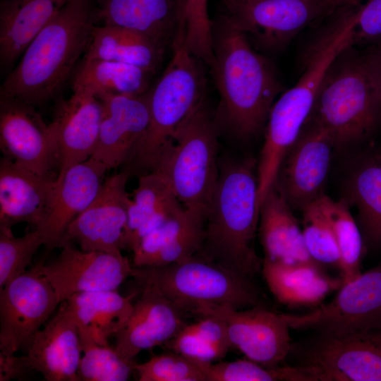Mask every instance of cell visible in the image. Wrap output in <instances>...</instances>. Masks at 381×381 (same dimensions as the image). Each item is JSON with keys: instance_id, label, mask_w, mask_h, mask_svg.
Segmentation results:
<instances>
[{"instance_id": "obj_32", "label": "cell", "mask_w": 381, "mask_h": 381, "mask_svg": "<svg viewBox=\"0 0 381 381\" xmlns=\"http://www.w3.org/2000/svg\"><path fill=\"white\" fill-rule=\"evenodd\" d=\"M154 73L122 62L82 59L73 75L72 90L97 98L104 95H138L150 89Z\"/></svg>"}, {"instance_id": "obj_16", "label": "cell", "mask_w": 381, "mask_h": 381, "mask_svg": "<svg viewBox=\"0 0 381 381\" xmlns=\"http://www.w3.org/2000/svg\"><path fill=\"white\" fill-rule=\"evenodd\" d=\"M333 147L329 136L307 120L274 182L291 209L302 210L324 195Z\"/></svg>"}, {"instance_id": "obj_20", "label": "cell", "mask_w": 381, "mask_h": 381, "mask_svg": "<svg viewBox=\"0 0 381 381\" xmlns=\"http://www.w3.org/2000/svg\"><path fill=\"white\" fill-rule=\"evenodd\" d=\"M150 89L138 95H104L96 148L91 157L108 170L126 163L145 133L150 121Z\"/></svg>"}, {"instance_id": "obj_38", "label": "cell", "mask_w": 381, "mask_h": 381, "mask_svg": "<svg viewBox=\"0 0 381 381\" xmlns=\"http://www.w3.org/2000/svg\"><path fill=\"white\" fill-rule=\"evenodd\" d=\"M183 32L187 49L212 70L215 59L208 0H186Z\"/></svg>"}, {"instance_id": "obj_45", "label": "cell", "mask_w": 381, "mask_h": 381, "mask_svg": "<svg viewBox=\"0 0 381 381\" xmlns=\"http://www.w3.org/2000/svg\"><path fill=\"white\" fill-rule=\"evenodd\" d=\"M375 51H376L377 60L380 75V79H381V43L380 46L377 47V49H375Z\"/></svg>"}, {"instance_id": "obj_13", "label": "cell", "mask_w": 381, "mask_h": 381, "mask_svg": "<svg viewBox=\"0 0 381 381\" xmlns=\"http://www.w3.org/2000/svg\"><path fill=\"white\" fill-rule=\"evenodd\" d=\"M0 147L4 157L43 176H57L59 157L50 124L35 107L0 93Z\"/></svg>"}, {"instance_id": "obj_33", "label": "cell", "mask_w": 381, "mask_h": 381, "mask_svg": "<svg viewBox=\"0 0 381 381\" xmlns=\"http://www.w3.org/2000/svg\"><path fill=\"white\" fill-rule=\"evenodd\" d=\"M164 52L140 32L116 25H97L83 59L122 62L155 73Z\"/></svg>"}, {"instance_id": "obj_17", "label": "cell", "mask_w": 381, "mask_h": 381, "mask_svg": "<svg viewBox=\"0 0 381 381\" xmlns=\"http://www.w3.org/2000/svg\"><path fill=\"white\" fill-rule=\"evenodd\" d=\"M317 92V83L310 78H302L274 103L267 121L265 141L257 164L260 205L274 183L286 153L308 120Z\"/></svg>"}, {"instance_id": "obj_6", "label": "cell", "mask_w": 381, "mask_h": 381, "mask_svg": "<svg viewBox=\"0 0 381 381\" xmlns=\"http://www.w3.org/2000/svg\"><path fill=\"white\" fill-rule=\"evenodd\" d=\"M217 130L203 99L179 125L154 171L186 208L206 212L214 193L219 172Z\"/></svg>"}, {"instance_id": "obj_40", "label": "cell", "mask_w": 381, "mask_h": 381, "mask_svg": "<svg viewBox=\"0 0 381 381\" xmlns=\"http://www.w3.org/2000/svg\"><path fill=\"white\" fill-rule=\"evenodd\" d=\"M133 369L140 381H206L195 361L171 351L135 363Z\"/></svg>"}, {"instance_id": "obj_7", "label": "cell", "mask_w": 381, "mask_h": 381, "mask_svg": "<svg viewBox=\"0 0 381 381\" xmlns=\"http://www.w3.org/2000/svg\"><path fill=\"white\" fill-rule=\"evenodd\" d=\"M131 277L153 284L183 312H190L202 303L226 305L237 309L262 305L252 278L199 255L162 267H134Z\"/></svg>"}, {"instance_id": "obj_31", "label": "cell", "mask_w": 381, "mask_h": 381, "mask_svg": "<svg viewBox=\"0 0 381 381\" xmlns=\"http://www.w3.org/2000/svg\"><path fill=\"white\" fill-rule=\"evenodd\" d=\"M184 208L161 174L140 175L129 203L125 248L132 250L146 235Z\"/></svg>"}, {"instance_id": "obj_1", "label": "cell", "mask_w": 381, "mask_h": 381, "mask_svg": "<svg viewBox=\"0 0 381 381\" xmlns=\"http://www.w3.org/2000/svg\"><path fill=\"white\" fill-rule=\"evenodd\" d=\"M213 47L211 71L220 95L217 123L237 138H250L267 123L280 83L269 61L226 16L213 25Z\"/></svg>"}, {"instance_id": "obj_15", "label": "cell", "mask_w": 381, "mask_h": 381, "mask_svg": "<svg viewBox=\"0 0 381 381\" xmlns=\"http://www.w3.org/2000/svg\"><path fill=\"white\" fill-rule=\"evenodd\" d=\"M59 255L37 271L53 287L59 303L83 292L117 290L131 276L129 260L121 253L85 251L66 243Z\"/></svg>"}, {"instance_id": "obj_9", "label": "cell", "mask_w": 381, "mask_h": 381, "mask_svg": "<svg viewBox=\"0 0 381 381\" xmlns=\"http://www.w3.org/2000/svg\"><path fill=\"white\" fill-rule=\"evenodd\" d=\"M290 329L337 336L381 328V265L344 284L329 302L303 315L283 314Z\"/></svg>"}, {"instance_id": "obj_26", "label": "cell", "mask_w": 381, "mask_h": 381, "mask_svg": "<svg viewBox=\"0 0 381 381\" xmlns=\"http://www.w3.org/2000/svg\"><path fill=\"white\" fill-rule=\"evenodd\" d=\"M70 0H1L0 68L8 73L28 45Z\"/></svg>"}, {"instance_id": "obj_5", "label": "cell", "mask_w": 381, "mask_h": 381, "mask_svg": "<svg viewBox=\"0 0 381 381\" xmlns=\"http://www.w3.org/2000/svg\"><path fill=\"white\" fill-rule=\"evenodd\" d=\"M172 48L167 66L150 88L149 124L126 162L128 173L154 171L179 125L205 99V72L200 60L185 45L183 33L178 34Z\"/></svg>"}, {"instance_id": "obj_23", "label": "cell", "mask_w": 381, "mask_h": 381, "mask_svg": "<svg viewBox=\"0 0 381 381\" xmlns=\"http://www.w3.org/2000/svg\"><path fill=\"white\" fill-rule=\"evenodd\" d=\"M186 0H96L97 25L140 32L166 50L183 30Z\"/></svg>"}, {"instance_id": "obj_35", "label": "cell", "mask_w": 381, "mask_h": 381, "mask_svg": "<svg viewBox=\"0 0 381 381\" xmlns=\"http://www.w3.org/2000/svg\"><path fill=\"white\" fill-rule=\"evenodd\" d=\"M197 363L206 381H317L312 370L303 365L268 368L249 359Z\"/></svg>"}, {"instance_id": "obj_2", "label": "cell", "mask_w": 381, "mask_h": 381, "mask_svg": "<svg viewBox=\"0 0 381 381\" xmlns=\"http://www.w3.org/2000/svg\"><path fill=\"white\" fill-rule=\"evenodd\" d=\"M259 219L255 162L251 159L223 160L205 212V237L197 255L252 278L261 271L262 263L253 245Z\"/></svg>"}, {"instance_id": "obj_11", "label": "cell", "mask_w": 381, "mask_h": 381, "mask_svg": "<svg viewBox=\"0 0 381 381\" xmlns=\"http://www.w3.org/2000/svg\"><path fill=\"white\" fill-rule=\"evenodd\" d=\"M301 356L319 381H381V328L318 334Z\"/></svg>"}, {"instance_id": "obj_21", "label": "cell", "mask_w": 381, "mask_h": 381, "mask_svg": "<svg viewBox=\"0 0 381 381\" xmlns=\"http://www.w3.org/2000/svg\"><path fill=\"white\" fill-rule=\"evenodd\" d=\"M30 367L47 381H80L78 374L81 343L67 301L26 347Z\"/></svg>"}, {"instance_id": "obj_3", "label": "cell", "mask_w": 381, "mask_h": 381, "mask_svg": "<svg viewBox=\"0 0 381 381\" xmlns=\"http://www.w3.org/2000/svg\"><path fill=\"white\" fill-rule=\"evenodd\" d=\"M96 25V0H70L28 45L0 93L35 107L55 97L85 54Z\"/></svg>"}, {"instance_id": "obj_41", "label": "cell", "mask_w": 381, "mask_h": 381, "mask_svg": "<svg viewBox=\"0 0 381 381\" xmlns=\"http://www.w3.org/2000/svg\"><path fill=\"white\" fill-rule=\"evenodd\" d=\"M164 345L171 351L201 363L217 362L225 356L219 349L200 337L191 324H187Z\"/></svg>"}, {"instance_id": "obj_10", "label": "cell", "mask_w": 381, "mask_h": 381, "mask_svg": "<svg viewBox=\"0 0 381 381\" xmlns=\"http://www.w3.org/2000/svg\"><path fill=\"white\" fill-rule=\"evenodd\" d=\"M190 313L222 320L233 348L263 366H279L291 351L289 327L282 314L263 305L237 309L229 306L202 303Z\"/></svg>"}, {"instance_id": "obj_43", "label": "cell", "mask_w": 381, "mask_h": 381, "mask_svg": "<svg viewBox=\"0 0 381 381\" xmlns=\"http://www.w3.org/2000/svg\"><path fill=\"white\" fill-rule=\"evenodd\" d=\"M191 325L200 337L225 355L233 348L226 327L220 319L214 316H202L198 321Z\"/></svg>"}, {"instance_id": "obj_18", "label": "cell", "mask_w": 381, "mask_h": 381, "mask_svg": "<svg viewBox=\"0 0 381 381\" xmlns=\"http://www.w3.org/2000/svg\"><path fill=\"white\" fill-rule=\"evenodd\" d=\"M107 171L106 166L93 157L59 171L37 228L47 250L60 247L70 224L97 196Z\"/></svg>"}, {"instance_id": "obj_37", "label": "cell", "mask_w": 381, "mask_h": 381, "mask_svg": "<svg viewBox=\"0 0 381 381\" xmlns=\"http://www.w3.org/2000/svg\"><path fill=\"white\" fill-rule=\"evenodd\" d=\"M81 343V356L78 374L83 381H125L135 365L121 357L114 348L92 341Z\"/></svg>"}, {"instance_id": "obj_36", "label": "cell", "mask_w": 381, "mask_h": 381, "mask_svg": "<svg viewBox=\"0 0 381 381\" xmlns=\"http://www.w3.org/2000/svg\"><path fill=\"white\" fill-rule=\"evenodd\" d=\"M302 231L311 258L323 267L340 272V254L332 228L317 200L302 210Z\"/></svg>"}, {"instance_id": "obj_39", "label": "cell", "mask_w": 381, "mask_h": 381, "mask_svg": "<svg viewBox=\"0 0 381 381\" xmlns=\"http://www.w3.org/2000/svg\"><path fill=\"white\" fill-rule=\"evenodd\" d=\"M42 245L44 241L37 229L19 237L12 231H0L1 288L25 272Z\"/></svg>"}, {"instance_id": "obj_34", "label": "cell", "mask_w": 381, "mask_h": 381, "mask_svg": "<svg viewBox=\"0 0 381 381\" xmlns=\"http://www.w3.org/2000/svg\"><path fill=\"white\" fill-rule=\"evenodd\" d=\"M317 202L334 231L340 254V277L343 284L361 273L365 244L358 224L344 198L334 200L322 195Z\"/></svg>"}, {"instance_id": "obj_29", "label": "cell", "mask_w": 381, "mask_h": 381, "mask_svg": "<svg viewBox=\"0 0 381 381\" xmlns=\"http://www.w3.org/2000/svg\"><path fill=\"white\" fill-rule=\"evenodd\" d=\"M136 293L122 296L116 290L75 294L66 301L78 327L80 342L109 345L108 339L124 326Z\"/></svg>"}, {"instance_id": "obj_19", "label": "cell", "mask_w": 381, "mask_h": 381, "mask_svg": "<svg viewBox=\"0 0 381 381\" xmlns=\"http://www.w3.org/2000/svg\"><path fill=\"white\" fill-rule=\"evenodd\" d=\"M140 298L124 326L115 334L114 349L129 362L142 351L164 345L188 323L183 311L150 282H144Z\"/></svg>"}, {"instance_id": "obj_25", "label": "cell", "mask_w": 381, "mask_h": 381, "mask_svg": "<svg viewBox=\"0 0 381 381\" xmlns=\"http://www.w3.org/2000/svg\"><path fill=\"white\" fill-rule=\"evenodd\" d=\"M58 176V175H57ZM57 176H43L7 157L0 160V231L25 222L40 225Z\"/></svg>"}, {"instance_id": "obj_27", "label": "cell", "mask_w": 381, "mask_h": 381, "mask_svg": "<svg viewBox=\"0 0 381 381\" xmlns=\"http://www.w3.org/2000/svg\"><path fill=\"white\" fill-rule=\"evenodd\" d=\"M258 231L265 259L286 264L318 263L307 250L291 207L274 183L260 203Z\"/></svg>"}, {"instance_id": "obj_42", "label": "cell", "mask_w": 381, "mask_h": 381, "mask_svg": "<svg viewBox=\"0 0 381 381\" xmlns=\"http://www.w3.org/2000/svg\"><path fill=\"white\" fill-rule=\"evenodd\" d=\"M353 44L381 38V0L360 6L353 30Z\"/></svg>"}, {"instance_id": "obj_24", "label": "cell", "mask_w": 381, "mask_h": 381, "mask_svg": "<svg viewBox=\"0 0 381 381\" xmlns=\"http://www.w3.org/2000/svg\"><path fill=\"white\" fill-rule=\"evenodd\" d=\"M205 218V211L185 207L134 247V267H162L196 255L204 241Z\"/></svg>"}, {"instance_id": "obj_12", "label": "cell", "mask_w": 381, "mask_h": 381, "mask_svg": "<svg viewBox=\"0 0 381 381\" xmlns=\"http://www.w3.org/2000/svg\"><path fill=\"white\" fill-rule=\"evenodd\" d=\"M49 282L35 265L0 289V351L26 349L59 305Z\"/></svg>"}, {"instance_id": "obj_44", "label": "cell", "mask_w": 381, "mask_h": 381, "mask_svg": "<svg viewBox=\"0 0 381 381\" xmlns=\"http://www.w3.org/2000/svg\"><path fill=\"white\" fill-rule=\"evenodd\" d=\"M14 354L0 351V381L20 379L33 370L27 356H16Z\"/></svg>"}, {"instance_id": "obj_28", "label": "cell", "mask_w": 381, "mask_h": 381, "mask_svg": "<svg viewBox=\"0 0 381 381\" xmlns=\"http://www.w3.org/2000/svg\"><path fill=\"white\" fill-rule=\"evenodd\" d=\"M263 278L277 300L288 307L315 306L343 285L318 263L286 264L262 260Z\"/></svg>"}, {"instance_id": "obj_8", "label": "cell", "mask_w": 381, "mask_h": 381, "mask_svg": "<svg viewBox=\"0 0 381 381\" xmlns=\"http://www.w3.org/2000/svg\"><path fill=\"white\" fill-rule=\"evenodd\" d=\"M227 18L255 44L277 50L308 25L356 0H224Z\"/></svg>"}, {"instance_id": "obj_4", "label": "cell", "mask_w": 381, "mask_h": 381, "mask_svg": "<svg viewBox=\"0 0 381 381\" xmlns=\"http://www.w3.org/2000/svg\"><path fill=\"white\" fill-rule=\"evenodd\" d=\"M350 45L332 63L308 119L342 147L369 136L381 121V79L375 49Z\"/></svg>"}, {"instance_id": "obj_30", "label": "cell", "mask_w": 381, "mask_h": 381, "mask_svg": "<svg viewBox=\"0 0 381 381\" xmlns=\"http://www.w3.org/2000/svg\"><path fill=\"white\" fill-rule=\"evenodd\" d=\"M357 210L365 246L381 247V148L358 156L344 185V197Z\"/></svg>"}, {"instance_id": "obj_14", "label": "cell", "mask_w": 381, "mask_h": 381, "mask_svg": "<svg viewBox=\"0 0 381 381\" xmlns=\"http://www.w3.org/2000/svg\"><path fill=\"white\" fill-rule=\"evenodd\" d=\"M126 171L104 179L90 205L67 228L60 244L75 241L85 251L121 253L125 248L131 197Z\"/></svg>"}, {"instance_id": "obj_22", "label": "cell", "mask_w": 381, "mask_h": 381, "mask_svg": "<svg viewBox=\"0 0 381 381\" xmlns=\"http://www.w3.org/2000/svg\"><path fill=\"white\" fill-rule=\"evenodd\" d=\"M102 118V102L94 96L73 92L68 99H59L49 124L57 144L59 171L92 157Z\"/></svg>"}]
</instances>
